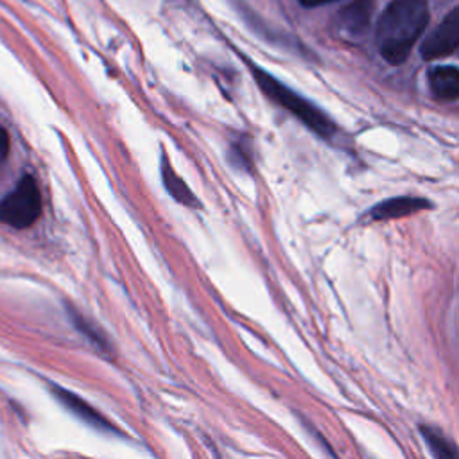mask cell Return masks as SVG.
<instances>
[{"label":"cell","instance_id":"1","mask_svg":"<svg viewBox=\"0 0 459 459\" xmlns=\"http://www.w3.org/2000/svg\"><path fill=\"white\" fill-rule=\"evenodd\" d=\"M427 23V0H391L377 23V43L382 57L391 65L403 63Z\"/></svg>","mask_w":459,"mask_h":459},{"label":"cell","instance_id":"2","mask_svg":"<svg viewBox=\"0 0 459 459\" xmlns=\"http://www.w3.org/2000/svg\"><path fill=\"white\" fill-rule=\"evenodd\" d=\"M249 70L258 88L264 91V95H267L273 102H276L278 106L287 109L290 115H294L312 133H316L321 138H330L335 133V124L326 117L325 111H321L308 99L301 97L298 91L290 90L287 84H283L281 81H278L274 75L256 66L255 63H249Z\"/></svg>","mask_w":459,"mask_h":459},{"label":"cell","instance_id":"3","mask_svg":"<svg viewBox=\"0 0 459 459\" xmlns=\"http://www.w3.org/2000/svg\"><path fill=\"white\" fill-rule=\"evenodd\" d=\"M43 212V199L30 174L20 176L13 190L0 199V222L16 230L32 226Z\"/></svg>","mask_w":459,"mask_h":459},{"label":"cell","instance_id":"4","mask_svg":"<svg viewBox=\"0 0 459 459\" xmlns=\"http://www.w3.org/2000/svg\"><path fill=\"white\" fill-rule=\"evenodd\" d=\"M50 393L54 394V398L65 407L68 409L75 418H79L81 421H84L86 425L93 427L99 432H106V434H115V436H122V432L109 421L106 420L95 407H91L84 398H81L79 394H75L74 391L61 387L54 382L48 384Z\"/></svg>","mask_w":459,"mask_h":459},{"label":"cell","instance_id":"5","mask_svg":"<svg viewBox=\"0 0 459 459\" xmlns=\"http://www.w3.org/2000/svg\"><path fill=\"white\" fill-rule=\"evenodd\" d=\"M459 48V5L454 7L436 30L423 41L421 56L425 59H437Z\"/></svg>","mask_w":459,"mask_h":459},{"label":"cell","instance_id":"6","mask_svg":"<svg viewBox=\"0 0 459 459\" xmlns=\"http://www.w3.org/2000/svg\"><path fill=\"white\" fill-rule=\"evenodd\" d=\"M160 176H161L163 188L167 190V194L176 203H179V204H183L186 208H199L201 206L197 195L188 188L185 179L176 174V170L170 165L169 156L165 152H161V158H160Z\"/></svg>","mask_w":459,"mask_h":459},{"label":"cell","instance_id":"7","mask_svg":"<svg viewBox=\"0 0 459 459\" xmlns=\"http://www.w3.org/2000/svg\"><path fill=\"white\" fill-rule=\"evenodd\" d=\"M430 206L432 204L427 199H420V197H393V199H385V201L378 203L371 210V217L377 221L396 219V217H405V215L416 213L420 210H427Z\"/></svg>","mask_w":459,"mask_h":459},{"label":"cell","instance_id":"8","mask_svg":"<svg viewBox=\"0 0 459 459\" xmlns=\"http://www.w3.org/2000/svg\"><path fill=\"white\" fill-rule=\"evenodd\" d=\"M429 84L432 93L443 100L459 99V68L455 66H434L429 72Z\"/></svg>","mask_w":459,"mask_h":459},{"label":"cell","instance_id":"9","mask_svg":"<svg viewBox=\"0 0 459 459\" xmlns=\"http://www.w3.org/2000/svg\"><path fill=\"white\" fill-rule=\"evenodd\" d=\"M371 9H373V0H355L348 4L344 9H341L339 25L351 34H360L369 25Z\"/></svg>","mask_w":459,"mask_h":459},{"label":"cell","instance_id":"10","mask_svg":"<svg viewBox=\"0 0 459 459\" xmlns=\"http://www.w3.org/2000/svg\"><path fill=\"white\" fill-rule=\"evenodd\" d=\"M68 314H70V321L74 323V326H75L90 342H93V344H95L99 350H102V351H109L111 344H109L108 337L102 333V330H100L99 326H95L93 321L86 319L81 312H77V310L72 308V307H68Z\"/></svg>","mask_w":459,"mask_h":459},{"label":"cell","instance_id":"11","mask_svg":"<svg viewBox=\"0 0 459 459\" xmlns=\"http://www.w3.org/2000/svg\"><path fill=\"white\" fill-rule=\"evenodd\" d=\"M226 156H228V161H230V165H231L233 169L244 170V172H247V174L253 170L251 145H249V142H247L244 136H240V138H237V140H233V142L230 143Z\"/></svg>","mask_w":459,"mask_h":459},{"label":"cell","instance_id":"12","mask_svg":"<svg viewBox=\"0 0 459 459\" xmlns=\"http://www.w3.org/2000/svg\"><path fill=\"white\" fill-rule=\"evenodd\" d=\"M421 434H423V437L427 439V443H429V446H430V450H432V454H434L436 457L450 459V457H457V455H459V452H457L443 436H439V434L434 432L432 429L421 427Z\"/></svg>","mask_w":459,"mask_h":459},{"label":"cell","instance_id":"13","mask_svg":"<svg viewBox=\"0 0 459 459\" xmlns=\"http://www.w3.org/2000/svg\"><path fill=\"white\" fill-rule=\"evenodd\" d=\"M9 151H11V136H9V131H7L4 126H0V165L7 160Z\"/></svg>","mask_w":459,"mask_h":459},{"label":"cell","instance_id":"14","mask_svg":"<svg viewBox=\"0 0 459 459\" xmlns=\"http://www.w3.org/2000/svg\"><path fill=\"white\" fill-rule=\"evenodd\" d=\"M328 2H335V0H299V4L305 7H316L321 4H328Z\"/></svg>","mask_w":459,"mask_h":459}]
</instances>
